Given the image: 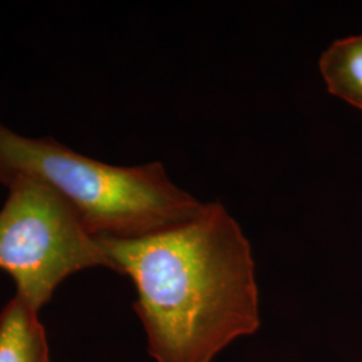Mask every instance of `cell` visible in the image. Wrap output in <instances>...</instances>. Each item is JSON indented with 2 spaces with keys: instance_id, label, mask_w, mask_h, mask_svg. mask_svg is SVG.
<instances>
[{
  "instance_id": "1",
  "label": "cell",
  "mask_w": 362,
  "mask_h": 362,
  "mask_svg": "<svg viewBox=\"0 0 362 362\" xmlns=\"http://www.w3.org/2000/svg\"><path fill=\"white\" fill-rule=\"evenodd\" d=\"M133 282L155 362H212L260 327L251 246L219 202L194 219L136 239L97 238Z\"/></svg>"
},
{
  "instance_id": "2",
  "label": "cell",
  "mask_w": 362,
  "mask_h": 362,
  "mask_svg": "<svg viewBox=\"0 0 362 362\" xmlns=\"http://www.w3.org/2000/svg\"><path fill=\"white\" fill-rule=\"evenodd\" d=\"M34 179L59 194L94 238L136 239L194 219L204 207L161 163L105 164L52 137L30 139L0 122V184Z\"/></svg>"
},
{
  "instance_id": "3",
  "label": "cell",
  "mask_w": 362,
  "mask_h": 362,
  "mask_svg": "<svg viewBox=\"0 0 362 362\" xmlns=\"http://www.w3.org/2000/svg\"><path fill=\"white\" fill-rule=\"evenodd\" d=\"M0 209V270L16 286V297L37 313L52 300L62 282L110 260L97 238L50 187L34 179L7 185Z\"/></svg>"
},
{
  "instance_id": "4",
  "label": "cell",
  "mask_w": 362,
  "mask_h": 362,
  "mask_svg": "<svg viewBox=\"0 0 362 362\" xmlns=\"http://www.w3.org/2000/svg\"><path fill=\"white\" fill-rule=\"evenodd\" d=\"M0 362H52L39 313L16 296L0 311Z\"/></svg>"
},
{
  "instance_id": "5",
  "label": "cell",
  "mask_w": 362,
  "mask_h": 362,
  "mask_svg": "<svg viewBox=\"0 0 362 362\" xmlns=\"http://www.w3.org/2000/svg\"><path fill=\"white\" fill-rule=\"evenodd\" d=\"M327 90L362 110V35L338 39L320 59Z\"/></svg>"
}]
</instances>
